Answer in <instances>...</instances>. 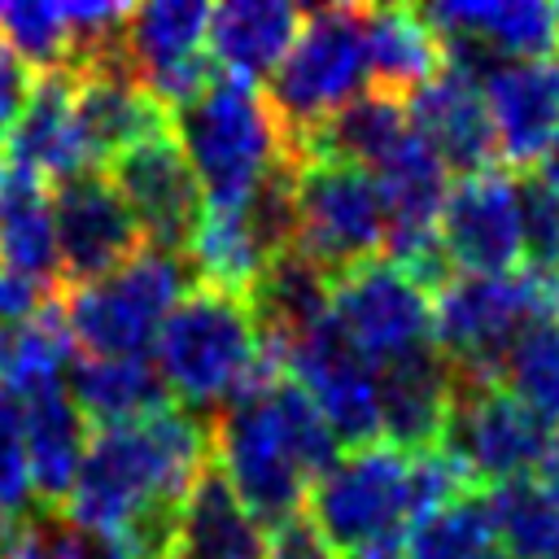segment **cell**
<instances>
[{"instance_id": "obj_1", "label": "cell", "mask_w": 559, "mask_h": 559, "mask_svg": "<svg viewBox=\"0 0 559 559\" xmlns=\"http://www.w3.org/2000/svg\"><path fill=\"white\" fill-rule=\"evenodd\" d=\"M214 467L262 528L301 515L310 485L341 459V437L280 362L231 397L214 419Z\"/></svg>"}, {"instance_id": "obj_2", "label": "cell", "mask_w": 559, "mask_h": 559, "mask_svg": "<svg viewBox=\"0 0 559 559\" xmlns=\"http://www.w3.org/2000/svg\"><path fill=\"white\" fill-rule=\"evenodd\" d=\"M153 362L175 402L188 411H223L271 367V354L249 297L192 284L162 323Z\"/></svg>"}, {"instance_id": "obj_3", "label": "cell", "mask_w": 559, "mask_h": 559, "mask_svg": "<svg viewBox=\"0 0 559 559\" xmlns=\"http://www.w3.org/2000/svg\"><path fill=\"white\" fill-rule=\"evenodd\" d=\"M170 131L205 192V205H245L288 166L284 127L258 83L214 74L210 87L170 114Z\"/></svg>"}, {"instance_id": "obj_4", "label": "cell", "mask_w": 559, "mask_h": 559, "mask_svg": "<svg viewBox=\"0 0 559 559\" xmlns=\"http://www.w3.org/2000/svg\"><path fill=\"white\" fill-rule=\"evenodd\" d=\"M306 507L336 559H406V542L419 520L411 450L389 441L345 450L310 485Z\"/></svg>"}, {"instance_id": "obj_5", "label": "cell", "mask_w": 559, "mask_h": 559, "mask_svg": "<svg viewBox=\"0 0 559 559\" xmlns=\"http://www.w3.org/2000/svg\"><path fill=\"white\" fill-rule=\"evenodd\" d=\"M559 271H511V275H459L432 297L437 349L459 384L502 380V362L524 328L555 319Z\"/></svg>"}, {"instance_id": "obj_6", "label": "cell", "mask_w": 559, "mask_h": 559, "mask_svg": "<svg viewBox=\"0 0 559 559\" xmlns=\"http://www.w3.org/2000/svg\"><path fill=\"white\" fill-rule=\"evenodd\" d=\"M188 288H192V262H183V253L144 245L114 275L83 288H66L61 306L74 345H83V354L148 358L162 336V323L170 319V310Z\"/></svg>"}, {"instance_id": "obj_7", "label": "cell", "mask_w": 559, "mask_h": 559, "mask_svg": "<svg viewBox=\"0 0 559 559\" xmlns=\"http://www.w3.org/2000/svg\"><path fill=\"white\" fill-rule=\"evenodd\" d=\"M371 79L367 39H362V9L323 4L310 9L293 48L271 74L266 100L288 135H314L328 127L345 105L362 96Z\"/></svg>"}, {"instance_id": "obj_8", "label": "cell", "mask_w": 559, "mask_h": 559, "mask_svg": "<svg viewBox=\"0 0 559 559\" xmlns=\"http://www.w3.org/2000/svg\"><path fill=\"white\" fill-rule=\"evenodd\" d=\"M389 240L384 192L371 170L341 157H310L293 170V249L319 271L371 262Z\"/></svg>"}, {"instance_id": "obj_9", "label": "cell", "mask_w": 559, "mask_h": 559, "mask_svg": "<svg viewBox=\"0 0 559 559\" xmlns=\"http://www.w3.org/2000/svg\"><path fill=\"white\" fill-rule=\"evenodd\" d=\"M332 323L376 371L437 349L432 293L393 258H371L332 275Z\"/></svg>"}, {"instance_id": "obj_10", "label": "cell", "mask_w": 559, "mask_h": 559, "mask_svg": "<svg viewBox=\"0 0 559 559\" xmlns=\"http://www.w3.org/2000/svg\"><path fill=\"white\" fill-rule=\"evenodd\" d=\"M280 371L323 411L332 432L349 445H371L384 432L380 419V371L341 336L332 314L284 345H266Z\"/></svg>"}, {"instance_id": "obj_11", "label": "cell", "mask_w": 559, "mask_h": 559, "mask_svg": "<svg viewBox=\"0 0 559 559\" xmlns=\"http://www.w3.org/2000/svg\"><path fill=\"white\" fill-rule=\"evenodd\" d=\"M550 441H555L550 428L498 380L493 384H459L450 424L441 437V445L472 476L489 480V489L533 476L542 467Z\"/></svg>"}, {"instance_id": "obj_12", "label": "cell", "mask_w": 559, "mask_h": 559, "mask_svg": "<svg viewBox=\"0 0 559 559\" xmlns=\"http://www.w3.org/2000/svg\"><path fill=\"white\" fill-rule=\"evenodd\" d=\"M52 223L66 288L96 284L144 249V236L105 170H83L52 183Z\"/></svg>"}, {"instance_id": "obj_13", "label": "cell", "mask_w": 559, "mask_h": 559, "mask_svg": "<svg viewBox=\"0 0 559 559\" xmlns=\"http://www.w3.org/2000/svg\"><path fill=\"white\" fill-rule=\"evenodd\" d=\"M441 253L463 275H511L524 262L520 179L502 170L459 175L441 205Z\"/></svg>"}, {"instance_id": "obj_14", "label": "cell", "mask_w": 559, "mask_h": 559, "mask_svg": "<svg viewBox=\"0 0 559 559\" xmlns=\"http://www.w3.org/2000/svg\"><path fill=\"white\" fill-rule=\"evenodd\" d=\"M109 179L122 192L144 245L166 249V253H188L201 227V214H205V192L175 131H162L127 148L118 162H109Z\"/></svg>"}, {"instance_id": "obj_15", "label": "cell", "mask_w": 559, "mask_h": 559, "mask_svg": "<svg viewBox=\"0 0 559 559\" xmlns=\"http://www.w3.org/2000/svg\"><path fill=\"white\" fill-rule=\"evenodd\" d=\"M127 52L140 83L175 114L197 100L210 79V4L153 0L127 13Z\"/></svg>"}, {"instance_id": "obj_16", "label": "cell", "mask_w": 559, "mask_h": 559, "mask_svg": "<svg viewBox=\"0 0 559 559\" xmlns=\"http://www.w3.org/2000/svg\"><path fill=\"white\" fill-rule=\"evenodd\" d=\"M450 66L485 74L493 61L550 57L559 44L555 9L542 0H445L424 9Z\"/></svg>"}, {"instance_id": "obj_17", "label": "cell", "mask_w": 559, "mask_h": 559, "mask_svg": "<svg viewBox=\"0 0 559 559\" xmlns=\"http://www.w3.org/2000/svg\"><path fill=\"white\" fill-rule=\"evenodd\" d=\"M480 83L498 153L511 166H542L550 140L559 135V57L493 61Z\"/></svg>"}, {"instance_id": "obj_18", "label": "cell", "mask_w": 559, "mask_h": 559, "mask_svg": "<svg viewBox=\"0 0 559 559\" xmlns=\"http://www.w3.org/2000/svg\"><path fill=\"white\" fill-rule=\"evenodd\" d=\"M406 114H411V127L424 135V144L445 162V170H459V175L489 170L498 140L485 105V83L476 70L445 61L437 79L411 92Z\"/></svg>"}, {"instance_id": "obj_19", "label": "cell", "mask_w": 559, "mask_h": 559, "mask_svg": "<svg viewBox=\"0 0 559 559\" xmlns=\"http://www.w3.org/2000/svg\"><path fill=\"white\" fill-rule=\"evenodd\" d=\"M74 122L92 166H109L127 148L170 131V109L135 79V70H92L74 74Z\"/></svg>"}, {"instance_id": "obj_20", "label": "cell", "mask_w": 559, "mask_h": 559, "mask_svg": "<svg viewBox=\"0 0 559 559\" xmlns=\"http://www.w3.org/2000/svg\"><path fill=\"white\" fill-rule=\"evenodd\" d=\"M4 157L44 183H61L70 175L96 170L79 135V122H74V74L70 70L35 74L31 100L4 140Z\"/></svg>"}, {"instance_id": "obj_21", "label": "cell", "mask_w": 559, "mask_h": 559, "mask_svg": "<svg viewBox=\"0 0 559 559\" xmlns=\"http://www.w3.org/2000/svg\"><path fill=\"white\" fill-rule=\"evenodd\" d=\"M22 437H26V467H31V493L61 515L74 476L83 467L92 424L83 411L70 402L66 380L61 384H39L22 393Z\"/></svg>"}, {"instance_id": "obj_22", "label": "cell", "mask_w": 559, "mask_h": 559, "mask_svg": "<svg viewBox=\"0 0 559 559\" xmlns=\"http://www.w3.org/2000/svg\"><path fill=\"white\" fill-rule=\"evenodd\" d=\"M301 22L306 13L288 0H227L210 9V61L245 83L271 79Z\"/></svg>"}, {"instance_id": "obj_23", "label": "cell", "mask_w": 559, "mask_h": 559, "mask_svg": "<svg viewBox=\"0 0 559 559\" xmlns=\"http://www.w3.org/2000/svg\"><path fill=\"white\" fill-rule=\"evenodd\" d=\"M454 393H459V380L441 358V349L380 371V419H384L389 445H402V450L437 445L445 437Z\"/></svg>"}, {"instance_id": "obj_24", "label": "cell", "mask_w": 559, "mask_h": 559, "mask_svg": "<svg viewBox=\"0 0 559 559\" xmlns=\"http://www.w3.org/2000/svg\"><path fill=\"white\" fill-rule=\"evenodd\" d=\"M66 393L92 428L131 424L175 402L153 358H100V354H74L66 371Z\"/></svg>"}, {"instance_id": "obj_25", "label": "cell", "mask_w": 559, "mask_h": 559, "mask_svg": "<svg viewBox=\"0 0 559 559\" xmlns=\"http://www.w3.org/2000/svg\"><path fill=\"white\" fill-rule=\"evenodd\" d=\"M170 559H266V528L249 515L218 467H205L183 498Z\"/></svg>"}, {"instance_id": "obj_26", "label": "cell", "mask_w": 559, "mask_h": 559, "mask_svg": "<svg viewBox=\"0 0 559 559\" xmlns=\"http://www.w3.org/2000/svg\"><path fill=\"white\" fill-rule=\"evenodd\" d=\"M362 39H367V66L380 92H419L428 79L445 70V44L424 9L406 4H376L362 9Z\"/></svg>"}, {"instance_id": "obj_27", "label": "cell", "mask_w": 559, "mask_h": 559, "mask_svg": "<svg viewBox=\"0 0 559 559\" xmlns=\"http://www.w3.org/2000/svg\"><path fill=\"white\" fill-rule=\"evenodd\" d=\"M0 262L39 284H61L52 188L31 170H17L13 162L0 192Z\"/></svg>"}, {"instance_id": "obj_28", "label": "cell", "mask_w": 559, "mask_h": 559, "mask_svg": "<svg viewBox=\"0 0 559 559\" xmlns=\"http://www.w3.org/2000/svg\"><path fill=\"white\" fill-rule=\"evenodd\" d=\"M70 362H74V332L57 297L31 319L0 328V389L22 397L39 384H61Z\"/></svg>"}, {"instance_id": "obj_29", "label": "cell", "mask_w": 559, "mask_h": 559, "mask_svg": "<svg viewBox=\"0 0 559 559\" xmlns=\"http://www.w3.org/2000/svg\"><path fill=\"white\" fill-rule=\"evenodd\" d=\"M406 559H507L493 511L485 498L463 493L441 511L415 520Z\"/></svg>"}, {"instance_id": "obj_30", "label": "cell", "mask_w": 559, "mask_h": 559, "mask_svg": "<svg viewBox=\"0 0 559 559\" xmlns=\"http://www.w3.org/2000/svg\"><path fill=\"white\" fill-rule=\"evenodd\" d=\"M507 559H559V507L546 498L537 476L493 485L485 493Z\"/></svg>"}, {"instance_id": "obj_31", "label": "cell", "mask_w": 559, "mask_h": 559, "mask_svg": "<svg viewBox=\"0 0 559 559\" xmlns=\"http://www.w3.org/2000/svg\"><path fill=\"white\" fill-rule=\"evenodd\" d=\"M498 384L515 393L546 428H559V319H542L520 332Z\"/></svg>"}, {"instance_id": "obj_32", "label": "cell", "mask_w": 559, "mask_h": 559, "mask_svg": "<svg viewBox=\"0 0 559 559\" xmlns=\"http://www.w3.org/2000/svg\"><path fill=\"white\" fill-rule=\"evenodd\" d=\"M0 39L39 74L70 70L74 26L66 4H0Z\"/></svg>"}, {"instance_id": "obj_33", "label": "cell", "mask_w": 559, "mask_h": 559, "mask_svg": "<svg viewBox=\"0 0 559 559\" xmlns=\"http://www.w3.org/2000/svg\"><path fill=\"white\" fill-rule=\"evenodd\" d=\"M31 467L22 437V397L0 389V515H26Z\"/></svg>"}, {"instance_id": "obj_34", "label": "cell", "mask_w": 559, "mask_h": 559, "mask_svg": "<svg viewBox=\"0 0 559 559\" xmlns=\"http://www.w3.org/2000/svg\"><path fill=\"white\" fill-rule=\"evenodd\" d=\"M524 210V258L537 271H559V192L537 175L520 183Z\"/></svg>"}, {"instance_id": "obj_35", "label": "cell", "mask_w": 559, "mask_h": 559, "mask_svg": "<svg viewBox=\"0 0 559 559\" xmlns=\"http://www.w3.org/2000/svg\"><path fill=\"white\" fill-rule=\"evenodd\" d=\"M31 87H35L31 66L0 39V148H4L9 131H13L17 118H22V109H26V100H31Z\"/></svg>"}, {"instance_id": "obj_36", "label": "cell", "mask_w": 559, "mask_h": 559, "mask_svg": "<svg viewBox=\"0 0 559 559\" xmlns=\"http://www.w3.org/2000/svg\"><path fill=\"white\" fill-rule=\"evenodd\" d=\"M266 559H336V550L323 542V533L310 524V515H293V520L266 528Z\"/></svg>"}, {"instance_id": "obj_37", "label": "cell", "mask_w": 559, "mask_h": 559, "mask_svg": "<svg viewBox=\"0 0 559 559\" xmlns=\"http://www.w3.org/2000/svg\"><path fill=\"white\" fill-rule=\"evenodd\" d=\"M52 301V284H39L0 262V328H13Z\"/></svg>"}, {"instance_id": "obj_38", "label": "cell", "mask_w": 559, "mask_h": 559, "mask_svg": "<svg viewBox=\"0 0 559 559\" xmlns=\"http://www.w3.org/2000/svg\"><path fill=\"white\" fill-rule=\"evenodd\" d=\"M537 485H542L546 498L559 507V437L550 441V450H546V459H542V467H537Z\"/></svg>"}, {"instance_id": "obj_39", "label": "cell", "mask_w": 559, "mask_h": 559, "mask_svg": "<svg viewBox=\"0 0 559 559\" xmlns=\"http://www.w3.org/2000/svg\"><path fill=\"white\" fill-rule=\"evenodd\" d=\"M555 192H559V135L550 140V148H546V157H542V170H537Z\"/></svg>"}, {"instance_id": "obj_40", "label": "cell", "mask_w": 559, "mask_h": 559, "mask_svg": "<svg viewBox=\"0 0 559 559\" xmlns=\"http://www.w3.org/2000/svg\"><path fill=\"white\" fill-rule=\"evenodd\" d=\"M4 175H9V157H4V148H0V192H4Z\"/></svg>"}, {"instance_id": "obj_41", "label": "cell", "mask_w": 559, "mask_h": 559, "mask_svg": "<svg viewBox=\"0 0 559 559\" xmlns=\"http://www.w3.org/2000/svg\"><path fill=\"white\" fill-rule=\"evenodd\" d=\"M555 26H559V4H555Z\"/></svg>"}]
</instances>
